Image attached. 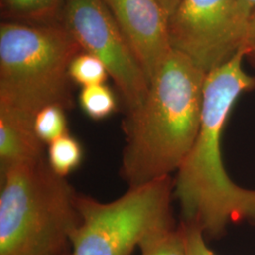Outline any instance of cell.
I'll return each mask as SVG.
<instances>
[{
  "instance_id": "1",
  "label": "cell",
  "mask_w": 255,
  "mask_h": 255,
  "mask_svg": "<svg viewBox=\"0 0 255 255\" xmlns=\"http://www.w3.org/2000/svg\"><path fill=\"white\" fill-rule=\"evenodd\" d=\"M244 50L206 74L201 126L174 179V197L183 221L197 225L205 237L217 238L231 222L255 223V190L229 178L221 158L223 128L237 99L255 89V77L243 68Z\"/></svg>"
},
{
  "instance_id": "2",
  "label": "cell",
  "mask_w": 255,
  "mask_h": 255,
  "mask_svg": "<svg viewBox=\"0 0 255 255\" xmlns=\"http://www.w3.org/2000/svg\"><path fill=\"white\" fill-rule=\"evenodd\" d=\"M206 73L172 49L149 81L146 100L123 122L120 174L134 187L177 171L201 126Z\"/></svg>"
},
{
  "instance_id": "3",
  "label": "cell",
  "mask_w": 255,
  "mask_h": 255,
  "mask_svg": "<svg viewBox=\"0 0 255 255\" xmlns=\"http://www.w3.org/2000/svg\"><path fill=\"white\" fill-rule=\"evenodd\" d=\"M79 196L46 157L1 171L0 255H71Z\"/></svg>"
},
{
  "instance_id": "4",
  "label": "cell",
  "mask_w": 255,
  "mask_h": 255,
  "mask_svg": "<svg viewBox=\"0 0 255 255\" xmlns=\"http://www.w3.org/2000/svg\"><path fill=\"white\" fill-rule=\"evenodd\" d=\"M82 49L63 23L0 25V108L33 122L49 105L73 107L69 65Z\"/></svg>"
},
{
  "instance_id": "5",
  "label": "cell",
  "mask_w": 255,
  "mask_h": 255,
  "mask_svg": "<svg viewBox=\"0 0 255 255\" xmlns=\"http://www.w3.org/2000/svg\"><path fill=\"white\" fill-rule=\"evenodd\" d=\"M174 180L159 178L129 187L110 202L80 195L81 223L71 237V255H131L156 232L174 228Z\"/></svg>"
},
{
  "instance_id": "6",
  "label": "cell",
  "mask_w": 255,
  "mask_h": 255,
  "mask_svg": "<svg viewBox=\"0 0 255 255\" xmlns=\"http://www.w3.org/2000/svg\"><path fill=\"white\" fill-rule=\"evenodd\" d=\"M249 19L240 0H181L168 17L170 46L207 74L239 50Z\"/></svg>"
},
{
  "instance_id": "7",
  "label": "cell",
  "mask_w": 255,
  "mask_h": 255,
  "mask_svg": "<svg viewBox=\"0 0 255 255\" xmlns=\"http://www.w3.org/2000/svg\"><path fill=\"white\" fill-rule=\"evenodd\" d=\"M62 22L82 51L101 60L128 113L146 100L149 82L136 56L101 0H64Z\"/></svg>"
},
{
  "instance_id": "8",
  "label": "cell",
  "mask_w": 255,
  "mask_h": 255,
  "mask_svg": "<svg viewBox=\"0 0 255 255\" xmlns=\"http://www.w3.org/2000/svg\"><path fill=\"white\" fill-rule=\"evenodd\" d=\"M131 47L147 81L171 52L168 17L156 0H101Z\"/></svg>"
},
{
  "instance_id": "9",
  "label": "cell",
  "mask_w": 255,
  "mask_h": 255,
  "mask_svg": "<svg viewBox=\"0 0 255 255\" xmlns=\"http://www.w3.org/2000/svg\"><path fill=\"white\" fill-rule=\"evenodd\" d=\"M45 157V144L37 136L33 122L0 108L1 171Z\"/></svg>"
},
{
  "instance_id": "10",
  "label": "cell",
  "mask_w": 255,
  "mask_h": 255,
  "mask_svg": "<svg viewBox=\"0 0 255 255\" xmlns=\"http://www.w3.org/2000/svg\"><path fill=\"white\" fill-rule=\"evenodd\" d=\"M64 0H1V10L9 21L32 24L63 23Z\"/></svg>"
},
{
  "instance_id": "11",
  "label": "cell",
  "mask_w": 255,
  "mask_h": 255,
  "mask_svg": "<svg viewBox=\"0 0 255 255\" xmlns=\"http://www.w3.org/2000/svg\"><path fill=\"white\" fill-rule=\"evenodd\" d=\"M83 157L81 143L69 133L48 145L47 162L59 176L66 177L80 166Z\"/></svg>"
},
{
  "instance_id": "12",
  "label": "cell",
  "mask_w": 255,
  "mask_h": 255,
  "mask_svg": "<svg viewBox=\"0 0 255 255\" xmlns=\"http://www.w3.org/2000/svg\"><path fill=\"white\" fill-rule=\"evenodd\" d=\"M141 255H188L182 223L178 227L156 232L139 244Z\"/></svg>"
},
{
  "instance_id": "13",
  "label": "cell",
  "mask_w": 255,
  "mask_h": 255,
  "mask_svg": "<svg viewBox=\"0 0 255 255\" xmlns=\"http://www.w3.org/2000/svg\"><path fill=\"white\" fill-rule=\"evenodd\" d=\"M79 101L83 112L94 120L106 119L117 110L116 97L105 83L82 87Z\"/></svg>"
},
{
  "instance_id": "14",
  "label": "cell",
  "mask_w": 255,
  "mask_h": 255,
  "mask_svg": "<svg viewBox=\"0 0 255 255\" xmlns=\"http://www.w3.org/2000/svg\"><path fill=\"white\" fill-rule=\"evenodd\" d=\"M65 109L58 105H49L40 110L33 120V128L44 144H50L68 132Z\"/></svg>"
},
{
  "instance_id": "15",
  "label": "cell",
  "mask_w": 255,
  "mask_h": 255,
  "mask_svg": "<svg viewBox=\"0 0 255 255\" xmlns=\"http://www.w3.org/2000/svg\"><path fill=\"white\" fill-rule=\"evenodd\" d=\"M68 72L71 81L82 87L103 84L109 75L101 60L84 51L80 52L74 58L69 65Z\"/></svg>"
},
{
  "instance_id": "16",
  "label": "cell",
  "mask_w": 255,
  "mask_h": 255,
  "mask_svg": "<svg viewBox=\"0 0 255 255\" xmlns=\"http://www.w3.org/2000/svg\"><path fill=\"white\" fill-rule=\"evenodd\" d=\"M182 225L186 236L187 255H216L208 248L205 236L197 225L182 221Z\"/></svg>"
},
{
  "instance_id": "17",
  "label": "cell",
  "mask_w": 255,
  "mask_h": 255,
  "mask_svg": "<svg viewBox=\"0 0 255 255\" xmlns=\"http://www.w3.org/2000/svg\"><path fill=\"white\" fill-rule=\"evenodd\" d=\"M241 48L244 50L245 58H249L251 63L255 65V10L248 21Z\"/></svg>"
},
{
  "instance_id": "18",
  "label": "cell",
  "mask_w": 255,
  "mask_h": 255,
  "mask_svg": "<svg viewBox=\"0 0 255 255\" xmlns=\"http://www.w3.org/2000/svg\"><path fill=\"white\" fill-rule=\"evenodd\" d=\"M156 1L161 5L164 12L166 13L167 17H169L181 0H156Z\"/></svg>"
},
{
  "instance_id": "19",
  "label": "cell",
  "mask_w": 255,
  "mask_h": 255,
  "mask_svg": "<svg viewBox=\"0 0 255 255\" xmlns=\"http://www.w3.org/2000/svg\"><path fill=\"white\" fill-rule=\"evenodd\" d=\"M242 6L251 16L252 13L255 10V0H240Z\"/></svg>"
},
{
  "instance_id": "20",
  "label": "cell",
  "mask_w": 255,
  "mask_h": 255,
  "mask_svg": "<svg viewBox=\"0 0 255 255\" xmlns=\"http://www.w3.org/2000/svg\"></svg>"
}]
</instances>
